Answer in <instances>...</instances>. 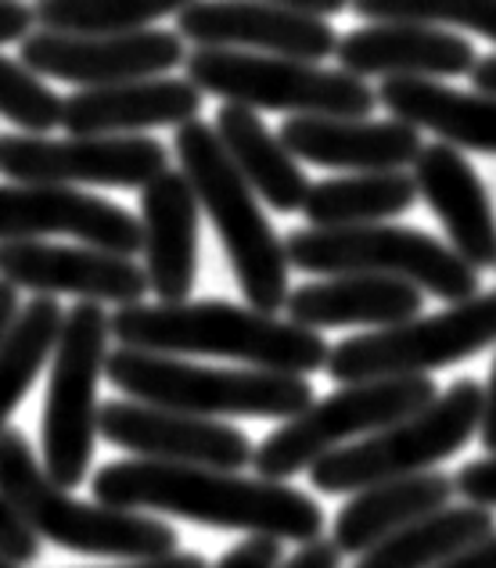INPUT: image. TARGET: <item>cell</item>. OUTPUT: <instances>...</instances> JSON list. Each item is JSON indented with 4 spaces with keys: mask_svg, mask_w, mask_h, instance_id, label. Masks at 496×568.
Instances as JSON below:
<instances>
[{
    "mask_svg": "<svg viewBox=\"0 0 496 568\" xmlns=\"http://www.w3.org/2000/svg\"><path fill=\"white\" fill-rule=\"evenodd\" d=\"M202 91L191 80H130L109 87H83L62 101V126L69 133H138L180 126L199 119Z\"/></svg>",
    "mask_w": 496,
    "mask_h": 568,
    "instance_id": "cell-22",
    "label": "cell"
},
{
    "mask_svg": "<svg viewBox=\"0 0 496 568\" xmlns=\"http://www.w3.org/2000/svg\"><path fill=\"white\" fill-rule=\"evenodd\" d=\"M0 115L29 133H51L62 126V98L33 69L0 54Z\"/></svg>",
    "mask_w": 496,
    "mask_h": 568,
    "instance_id": "cell-32",
    "label": "cell"
},
{
    "mask_svg": "<svg viewBox=\"0 0 496 568\" xmlns=\"http://www.w3.org/2000/svg\"><path fill=\"white\" fill-rule=\"evenodd\" d=\"M432 399L435 382L428 375L345 382L338 393L313 399L306 410H298L277 432H270L263 446H252V468L255 475L274 478V483H289L292 475H303L327 450L371 436V432L421 410Z\"/></svg>",
    "mask_w": 496,
    "mask_h": 568,
    "instance_id": "cell-10",
    "label": "cell"
},
{
    "mask_svg": "<svg viewBox=\"0 0 496 568\" xmlns=\"http://www.w3.org/2000/svg\"><path fill=\"white\" fill-rule=\"evenodd\" d=\"M367 22H425L439 29H468L496 43V0H350Z\"/></svg>",
    "mask_w": 496,
    "mask_h": 568,
    "instance_id": "cell-31",
    "label": "cell"
},
{
    "mask_svg": "<svg viewBox=\"0 0 496 568\" xmlns=\"http://www.w3.org/2000/svg\"><path fill=\"white\" fill-rule=\"evenodd\" d=\"M94 500L144 515H173L223 532L270 536V540L310 544L324 532L321 504L289 483L242 475L205 465H165V460H119L90 478Z\"/></svg>",
    "mask_w": 496,
    "mask_h": 568,
    "instance_id": "cell-1",
    "label": "cell"
},
{
    "mask_svg": "<svg viewBox=\"0 0 496 568\" xmlns=\"http://www.w3.org/2000/svg\"><path fill=\"white\" fill-rule=\"evenodd\" d=\"M277 138L298 162L350 173L407 170L421 152L417 126L403 123V119L289 115Z\"/></svg>",
    "mask_w": 496,
    "mask_h": 568,
    "instance_id": "cell-20",
    "label": "cell"
},
{
    "mask_svg": "<svg viewBox=\"0 0 496 568\" xmlns=\"http://www.w3.org/2000/svg\"><path fill=\"white\" fill-rule=\"evenodd\" d=\"M33 8L22 0H0V43H14L33 29Z\"/></svg>",
    "mask_w": 496,
    "mask_h": 568,
    "instance_id": "cell-37",
    "label": "cell"
},
{
    "mask_svg": "<svg viewBox=\"0 0 496 568\" xmlns=\"http://www.w3.org/2000/svg\"><path fill=\"white\" fill-rule=\"evenodd\" d=\"M188 4L191 0H40L33 19L51 33H133Z\"/></svg>",
    "mask_w": 496,
    "mask_h": 568,
    "instance_id": "cell-30",
    "label": "cell"
},
{
    "mask_svg": "<svg viewBox=\"0 0 496 568\" xmlns=\"http://www.w3.org/2000/svg\"><path fill=\"white\" fill-rule=\"evenodd\" d=\"M173 148L180 173L188 176L194 199L213 220L249 306L263 313L284 310V298L292 292V266L284 256V242L277 237L274 223L266 220L255 191L242 181V173L223 152L216 130L205 126L202 119H188L176 126Z\"/></svg>",
    "mask_w": 496,
    "mask_h": 568,
    "instance_id": "cell-4",
    "label": "cell"
},
{
    "mask_svg": "<svg viewBox=\"0 0 496 568\" xmlns=\"http://www.w3.org/2000/svg\"><path fill=\"white\" fill-rule=\"evenodd\" d=\"M446 504H454V478L435 468L385 478V483L356 489L350 504H342L335 529H331V544L338 547L342 558H356L385 540L388 532L411 526V521L439 511Z\"/></svg>",
    "mask_w": 496,
    "mask_h": 568,
    "instance_id": "cell-24",
    "label": "cell"
},
{
    "mask_svg": "<svg viewBox=\"0 0 496 568\" xmlns=\"http://www.w3.org/2000/svg\"><path fill=\"white\" fill-rule=\"evenodd\" d=\"M374 98L385 112H393V119H403L417 130H432L435 138L460 152L496 155V94L393 77L382 80Z\"/></svg>",
    "mask_w": 496,
    "mask_h": 568,
    "instance_id": "cell-25",
    "label": "cell"
},
{
    "mask_svg": "<svg viewBox=\"0 0 496 568\" xmlns=\"http://www.w3.org/2000/svg\"><path fill=\"white\" fill-rule=\"evenodd\" d=\"M199 216L188 176L162 170L152 184L141 187V252L148 292L159 303H184L199 277Z\"/></svg>",
    "mask_w": 496,
    "mask_h": 568,
    "instance_id": "cell-21",
    "label": "cell"
},
{
    "mask_svg": "<svg viewBox=\"0 0 496 568\" xmlns=\"http://www.w3.org/2000/svg\"><path fill=\"white\" fill-rule=\"evenodd\" d=\"M454 493H460L468 504H478V507H489V511H496V454L464 465L454 475Z\"/></svg>",
    "mask_w": 496,
    "mask_h": 568,
    "instance_id": "cell-34",
    "label": "cell"
},
{
    "mask_svg": "<svg viewBox=\"0 0 496 568\" xmlns=\"http://www.w3.org/2000/svg\"><path fill=\"white\" fill-rule=\"evenodd\" d=\"M289 266L303 274H385L417 284L443 303L478 295V271L432 234L393 223H356V227H303L284 242Z\"/></svg>",
    "mask_w": 496,
    "mask_h": 568,
    "instance_id": "cell-7",
    "label": "cell"
},
{
    "mask_svg": "<svg viewBox=\"0 0 496 568\" xmlns=\"http://www.w3.org/2000/svg\"><path fill=\"white\" fill-rule=\"evenodd\" d=\"M0 555L14 565H26V561L40 558L37 532H29V526L11 511V504L4 497H0Z\"/></svg>",
    "mask_w": 496,
    "mask_h": 568,
    "instance_id": "cell-33",
    "label": "cell"
},
{
    "mask_svg": "<svg viewBox=\"0 0 496 568\" xmlns=\"http://www.w3.org/2000/svg\"><path fill=\"white\" fill-rule=\"evenodd\" d=\"M184 80L202 94L245 104L252 112L364 119L378 109L371 83L345 69H324L321 62H298V58L199 48L184 58Z\"/></svg>",
    "mask_w": 496,
    "mask_h": 568,
    "instance_id": "cell-8",
    "label": "cell"
},
{
    "mask_svg": "<svg viewBox=\"0 0 496 568\" xmlns=\"http://www.w3.org/2000/svg\"><path fill=\"white\" fill-rule=\"evenodd\" d=\"M493 266H496V263H493Z\"/></svg>",
    "mask_w": 496,
    "mask_h": 568,
    "instance_id": "cell-45",
    "label": "cell"
},
{
    "mask_svg": "<svg viewBox=\"0 0 496 568\" xmlns=\"http://www.w3.org/2000/svg\"><path fill=\"white\" fill-rule=\"evenodd\" d=\"M0 568H22V565H14V561H8L4 555H0Z\"/></svg>",
    "mask_w": 496,
    "mask_h": 568,
    "instance_id": "cell-44",
    "label": "cell"
},
{
    "mask_svg": "<svg viewBox=\"0 0 496 568\" xmlns=\"http://www.w3.org/2000/svg\"><path fill=\"white\" fill-rule=\"evenodd\" d=\"M0 281L37 295H77L90 303H144L148 277L133 256L94 245H48L40 237L0 242Z\"/></svg>",
    "mask_w": 496,
    "mask_h": 568,
    "instance_id": "cell-16",
    "label": "cell"
},
{
    "mask_svg": "<svg viewBox=\"0 0 496 568\" xmlns=\"http://www.w3.org/2000/svg\"><path fill=\"white\" fill-rule=\"evenodd\" d=\"M112 568H209L202 555H191V550H173V555L162 558H141L130 565H112Z\"/></svg>",
    "mask_w": 496,
    "mask_h": 568,
    "instance_id": "cell-40",
    "label": "cell"
},
{
    "mask_svg": "<svg viewBox=\"0 0 496 568\" xmlns=\"http://www.w3.org/2000/svg\"><path fill=\"white\" fill-rule=\"evenodd\" d=\"M162 170H170V148L141 133H69L62 141L43 133L0 138V176L14 184L144 187Z\"/></svg>",
    "mask_w": 496,
    "mask_h": 568,
    "instance_id": "cell-12",
    "label": "cell"
},
{
    "mask_svg": "<svg viewBox=\"0 0 496 568\" xmlns=\"http://www.w3.org/2000/svg\"><path fill=\"white\" fill-rule=\"evenodd\" d=\"M176 29L199 48L281 54L298 62H324L338 43L324 14L263 0H191L184 11H176Z\"/></svg>",
    "mask_w": 496,
    "mask_h": 568,
    "instance_id": "cell-15",
    "label": "cell"
},
{
    "mask_svg": "<svg viewBox=\"0 0 496 568\" xmlns=\"http://www.w3.org/2000/svg\"><path fill=\"white\" fill-rule=\"evenodd\" d=\"M496 342V292L460 298L432 317L342 338L327 349L324 371L335 382H367L396 375H428L489 349Z\"/></svg>",
    "mask_w": 496,
    "mask_h": 568,
    "instance_id": "cell-11",
    "label": "cell"
},
{
    "mask_svg": "<svg viewBox=\"0 0 496 568\" xmlns=\"http://www.w3.org/2000/svg\"><path fill=\"white\" fill-rule=\"evenodd\" d=\"M104 378L119 393L199 417H277L289 422L313 403L306 375L260 367H205L170 353L119 346L104 356Z\"/></svg>",
    "mask_w": 496,
    "mask_h": 568,
    "instance_id": "cell-5",
    "label": "cell"
},
{
    "mask_svg": "<svg viewBox=\"0 0 496 568\" xmlns=\"http://www.w3.org/2000/svg\"><path fill=\"white\" fill-rule=\"evenodd\" d=\"M468 77H472V83H475L483 94H496V54L478 58V62L472 65Z\"/></svg>",
    "mask_w": 496,
    "mask_h": 568,
    "instance_id": "cell-42",
    "label": "cell"
},
{
    "mask_svg": "<svg viewBox=\"0 0 496 568\" xmlns=\"http://www.w3.org/2000/svg\"><path fill=\"white\" fill-rule=\"evenodd\" d=\"M263 4H281V8H295V11H310V14H338L350 8V0H263Z\"/></svg>",
    "mask_w": 496,
    "mask_h": 568,
    "instance_id": "cell-41",
    "label": "cell"
},
{
    "mask_svg": "<svg viewBox=\"0 0 496 568\" xmlns=\"http://www.w3.org/2000/svg\"><path fill=\"white\" fill-rule=\"evenodd\" d=\"M478 414H483V385L475 378H457L421 410L317 457L306 468L310 483L321 493H356L385 478L428 471L472 443Z\"/></svg>",
    "mask_w": 496,
    "mask_h": 568,
    "instance_id": "cell-6",
    "label": "cell"
},
{
    "mask_svg": "<svg viewBox=\"0 0 496 568\" xmlns=\"http://www.w3.org/2000/svg\"><path fill=\"white\" fill-rule=\"evenodd\" d=\"M277 568H342V555L335 544L317 536V540H310V544H298L295 555L289 561L281 558Z\"/></svg>",
    "mask_w": 496,
    "mask_h": 568,
    "instance_id": "cell-36",
    "label": "cell"
},
{
    "mask_svg": "<svg viewBox=\"0 0 496 568\" xmlns=\"http://www.w3.org/2000/svg\"><path fill=\"white\" fill-rule=\"evenodd\" d=\"M425 292L403 277L385 274H335L298 284L284 298L289 321L324 332V327H393L421 313Z\"/></svg>",
    "mask_w": 496,
    "mask_h": 568,
    "instance_id": "cell-23",
    "label": "cell"
},
{
    "mask_svg": "<svg viewBox=\"0 0 496 568\" xmlns=\"http://www.w3.org/2000/svg\"><path fill=\"white\" fill-rule=\"evenodd\" d=\"M69 234L115 256L141 252V220L72 184H4L0 187V242Z\"/></svg>",
    "mask_w": 496,
    "mask_h": 568,
    "instance_id": "cell-17",
    "label": "cell"
},
{
    "mask_svg": "<svg viewBox=\"0 0 496 568\" xmlns=\"http://www.w3.org/2000/svg\"><path fill=\"white\" fill-rule=\"evenodd\" d=\"M216 138L223 152L242 173V181L255 191V199L274 205L277 213H298L306 202L310 181L298 159L281 144L277 133L263 126L260 112L245 109V104L227 101L216 112Z\"/></svg>",
    "mask_w": 496,
    "mask_h": 568,
    "instance_id": "cell-26",
    "label": "cell"
},
{
    "mask_svg": "<svg viewBox=\"0 0 496 568\" xmlns=\"http://www.w3.org/2000/svg\"><path fill=\"white\" fill-rule=\"evenodd\" d=\"M14 313H19V288L8 281H0V338H4V332L11 327Z\"/></svg>",
    "mask_w": 496,
    "mask_h": 568,
    "instance_id": "cell-43",
    "label": "cell"
},
{
    "mask_svg": "<svg viewBox=\"0 0 496 568\" xmlns=\"http://www.w3.org/2000/svg\"><path fill=\"white\" fill-rule=\"evenodd\" d=\"M411 176L417 184V199L449 234V248L475 271H486L496 263V209L486 194L483 176L464 159L460 148L446 141L421 144L417 159L411 162Z\"/></svg>",
    "mask_w": 496,
    "mask_h": 568,
    "instance_id": "cell-19",
    "label": "cell"
},
{
    "mask_svg": "<svg viewBox=\"0 0 496 568\" xmlns=\"http://www.w3.org/2000/svg\"><path fill=\"white\" fill-rule=\"evenodd\" d=\"M62 317L65 313L54 303V295H37L29 306H19L0 338V432L8 428L14 407L33 388L37 375L48 367Z\"/></svg>",
    "mask_w": 496,
    "mask_h": 568,
    "instance_id": "cell-29",
    "label": "cell"
},
{
    "mask_svg": "<svg viewBox=\"0 0 496 568\" xmlns=\"http://www.w3.org/2000/svg\"><path fill=\"white\" fill-rule=\"evenodd\" d=\"M493 532V511L478 504H446L439 511L388 532L364 555H356L353 568H435L460 555L464 547Z\"/></svg>",
    "mask_w": 496,
    "mask_h": 568,
    "instance_id": "cell-27",
    "label": "cell"
},
{
    "mask_svg": "<svg viewBox=\"0 0 496 568\" xmlns=\"http://www.w3.org/2000/svg\"><path fill=\"white\" fill-rule=\"evenodd\" d=\"M435 568H496V529L486 532L483 540H475L472 547H464L460 555L449 561L435 565Z\"/></svg>",
    "mask_w": 496,
    "mask_h": 568,
    "instance_id": "cell-38",
    "label": "cell"
},
{
    "mask_svg": "<svg viewBox=\"0 0 496 568\" xmlns=\"http://www.w3.org/2000/svg\"><path fill=\"white\" fill-rule=\"evenodd\" d=\"M281 544L270 536H245L242 544H234L213 568H277L281 565Z\"/></svg>",
    "mask_w": 496,
    "mask_h": 568,
    "instance_id": "cell-35",
    "label": "cell"
},
{
    "mask_svg": "<svg viewBox=\"0 0 496 568\" xmlns=\"http://www.w3.org/2000/svg\"><path fill=\"white\" fill-rule=\"evenodd\" d=\"M98 436L126 454L165 465H205L223 471L252 465V439L242 428L141 399H112L98 407Z\"/></svg>",
    "mask_w": 496,
    "mask_h": 568,
    "instance_id": "cell-14",
    "label": "cell"
},
{
    "mask_svg": "<svg viewBox=\"0 0 496 568\" xmlns=\"http://www.w3.org/2000/svg\"><path fill=\"white\" fill-rule=\"evenodd\" d=\"M472 40L425 22H374L338 37L335 58L360 80H454L478 62Z\"/></svg>",
    "mask_w": 496,
    "mask_h": 568,
    "instance_id": "cell-18",
    "label": "cell"
},
{
    "mask_svg": "<svg viewBox=\"0 0 496 568\" xmlns=\"http://www.w3.org/2000/svg\"><path fill=\"white\" fill-rule=\"evenodd\" d=\"M109 313L101 303L80 298L65 310L51 349V382L43 403L40 450L43 471L62 489L87 483L98 439V378L109 356Z\"/></svg>",
    "mask_w": 496,
    "mask_h": 568,
    "instance_id": "cell-9",
    "label": "cell"
},
{
    "mask_svg": "<svg viewBox=\"0 0 496 568\" xmlns=\"http://www.w3.org/2000/svg\"><path fill=\"white\" fill-rule=\"evenodd\" d=\"M109 332L119 346L170 356H223L245 367L313 375L327 364L321 332L274 313L202 298V303H130L109 313Z\"/></svg>",
    "mask_w": 496,
    "mask_h": 568,
    "instance_id": "cell-2",
    "label": "cell"
},
{
    "mask_svg": "<svg viewBox=\"0 0 496 568\" xmlns=\"http://www.w3.org/2000/svg\"><path fill=\"white\" fill-rule=\"evenodd\" d=\"M417 205V184L407 170L350 173L335 181L310 184L303 213L310 227H356V223H382L411 213Z\"/></svg>",
    "mask_w": 496,
    "mask_h": 568,
    "instance_id": "cell-28",
    "label": "cell"
},
{
    "mask_svg": "<svg viewBox=\"0 0 496 568\" xmlns=\"http://www.w3.org/2000/svg\"><path fill=\"white\" fill-rule=\"evenodd\" d=\"M478 439L489 454H496V356L489 367V385L483 388V414H478Z\"/></svg>",
    "mask_w": 496,
    "mask_h": 568,
    "instance_id": "cell-39",
    "label": "cell"
},
{
    "mask_svg": "<svg viewBox=\"0 0 496 568\" xmlns=\"http://www.w3.org/2000/svg\"><path fill=\"white\" fill-rule=\"evenodd\" d=\"M22 65L37 77L80 83V87H109L162 77L184 65V37L170 29H133V33H51L37 29L22 37Z\"/></svg>",
    "mask_w": 496,
    "mask_h": 568,
    "instance_id": "cell-13",
    "label": "cell"
},
{
    "mask_svg": "<svg viewBox=\"0 0 496 568\" xmlns=\"http://www.w3.org/2000/svg\"><path fill=\"white\" fill-rule=\"evenodd\" d=\"M0 497L29 532H37V540H51L87 558L141 561L173 555L180 544L176 529L162 518L69 497V489L51 483L19 428L0 432Z\"/></svg>",
    "mask_w": 496,
    "mask_h": 568,
    "instance_id": "cell-3",
    "label": "cell"
}]
</instances>
